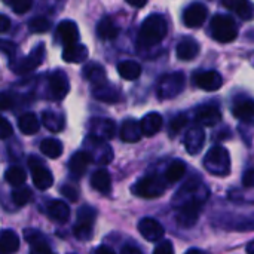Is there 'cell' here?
I'll use <instances>...</instances> for the list:
<instances>
[{"mask_svg": "<svg viewBox=\"0 0 254 254\" xmlns=\"http://www.w3.org/2000/svg\"><path fill=\"white\" fill-rule=\"evenodd\" d=\"M167 31H168V25H167L165 18L162 15L153 13L147 16L141 24L140 33H138V45L144 48L155 46L164 40V37L167 36Z\"/></svg>", "mask_w": 254, "mask_h": 254, "instance_id": "obj_1", "label": "cell"}, {"mask_svg": "<svg viewBox=\"0 0 254 254\" xmlns=\"http://www.w3.org/2000/svg\"><path fill=\"white\" fill-rule=\"evenodd\" d=\"M204 167L213 176L225 177L231 171V156L223 146H214L204 158Z\"/></svg>", "mask_w": 254, "mask_h": 254, "instance_id": "obj_2", "label": "cell"}, {"mask_svg": "<svg viewBox=\"0 0 254 254\" xmlns=\"http://www.w3.org/2000/svg\"><path fill=\"white\" fill-rule=\"evenodd\" d=\"M210 31L214 40L220 43L234 42L238 36L237 22L228 15H216L210 22Z\"/></svg>", "mask_w": 254, "mask_h": 254, "instance_id": "obj_3", "label": "cell"}, {"mask_svg": "<svg viewBox=\"0 0 254 254\" xmlns=\"http://www.w3.org/2000/svg\"><path fill=\"white\" fill-rule=\"evenodd\" d=\"M202 205H204V199H201L198 196H190V198L185 199L183 202H179L177 214H176L177 223L182 228H192L199 219Z\"/></svg>", "mask_w": 254, "mask_h": 254, "instance_id": "obj_4", "label": "cell"}, {"mask_svg": "<svg viewBox=\"0 0 254 254\" xmlns=\"http://www.w3.org/2000/svg\"><path fill=\"white\" fill-rule=\"evenodd\" d=\"M186 86V77L182 71L170 73L161 77L156 94L161 100H171L183 92Z\"/></svg>", "mask_w": 254, "mask_h": 254, "instance_id": "obj_5", "label": "cell"}, {"mask_svg": "<svg viewBox=\"0 0 254 254\" xmlns=\"http://www.w3.org/2000/svg\"><path fill=\"white\" fill-rule=\"evenodd\" d=\"M97 217V211L89 207L83 205L77 211V220L73 228V234L77 240L82 241H89L94 235V222Z\"/></svg>", "mask_w": 254, "mask_h": 254, "instance_id": "obj_6", "label": "cell"}, {"mask_svg": "<svg viewBox=\"0 0 254 254\" xmlns=\"http://www.w3.org/2000/svg\"><path fill=\"white\" fill-rule=\"evenodd\" d=\"M165 189H167V185L158 176L143 177L132 186L134 195H137L140 198H146V199H153V198L162 196Z\"/></svg>", "mask_w": 254, "mask_h": 254, "instance_id": "obj_7", "label": "cell"}, {"mask_svg": "<svg viewBox=\"0 0 254 254\" xmlns=\"http://www.w3.org/2000/svg\"><path fill=\"white\" fill-rule=\"evenodd\" d=\"M28 167L31 170L33 183L39 190H46L52 186V183H54L52 173L49 171V168H46L43 165V162L37 156L28 158Z\"/></svg>", "mask_w": 254, "mask_h": 254, "instance_id": "obj_8", "label": "cell"}, {"mask_svg": "<svg viewBox=\"0 0 254 254\" xmlns=\"http://www.w3.org/2000/svg\"><path fill=\"white\" fill-rule=\"evenodd\" d=\"M88 131H89V135L92 138H97V140H103V141H107V140H112L115 137V132H116V125L112 119H106V118H95V119H91L89 124H88Z\"/></svg>", "mask_w": 254, "mask_h": 254, "instance_id": "obj_9", "label": "cell"}, {"mask_svg": "<svg viewBox=\"0 0 254 254\" xmlns=\"http://www.w3.org/2000/svg\"><path fill=\"white\" fill-rule=\"evenodd\" d=\"M45 60V45H39L37 48H34L27 57L21 58L19 61L13 63V71L18 73V74H24V73H28L34 68H37Z\"/></svg>", "mask_w": 254, "mask_h": 254, "instance_id": "obj_10", "label": "cell"}, {"mask_svg": "<svg viewBox=\"0 0 254 254\" xmlns=\"http://www.w3.org/2000/svg\"><path fill=\"white\" fill-rule=\"evenodd\" d=\"M193 83L204 91H217L223 85V77L216 70L199 71L193 77Z\"/></svg>", "mask_w": 254, "mask_h": 254, "instance_id": "obj_11", "label": "cell"}, {"mask_svg": "<svg viewBox=\"0 0 254 254\" xmlns=\"http://www.w3.org/2000/svg\"><path fill=\"white\" fill-rule=\"evenodd\" d=\"M70 89V83L67 79V74L63 70H57L51 74L49 77V91L54 100L60 101L63 100Z\"/></svg>", "mask_w": 254, "mask_h": 254, "instance_id": "obj_12", "label": "cell"}, {"mask_svg": "<svg viewBox=\"0 0 254 254\" xmlns=\"http://www.w3.org/2000/svg\"><path fill=\"white\" fill-rule=\"evenodd\" d=\"M138 231L141 234V237L147 241H152V243H156V241H161L165 231L162 228V225L155 220V219H150V217H146V219H141L138 222Z\"/></svg>", "mask_w": 254, "mask_h": 254, "instance_id": "obj_13", "label": "cell"}, {"mask_svg": "<svg viewBox=\"0 0 254 254\" xmlns=\"http://www.w3.org/2000/svg\"><path fill=\"white\" fill-rule=\"evenodd\" d=\"M195 119L204 127H214L222 121V113L214 104H202L195 112Z\"/></svg>", "mask_w": 254, "mask_h": 254, "instance_id": "obj_14", "label": "cell"}, {"mask_svg": "<svg viewBox=\"0 0 254 254\" xmlns=\"http://www.w3.org/2000/svg\"><path fill=\"white\" fill-rule=\"evenodd\" d=\"M207 19V7L202 3H192L183 13V22L189 28L201 27Z\"/></svg>", "mask_w": 254, "mask_h": 254, "instance_id": "obj_15", "label": "cell"}, {"mask_svg": "<svg viewBox=\"0 0 254 254\" xmlns=\"http://www.w3.org/2000/svg\"><path fill=\"white\" fill-rule=\"evenodd\" d=\"M94 158H92V153H89L88 150H77L76 153H73V156L70 158V162H68V168L71 171V174L77 179H80L88 167L92 164Z\"/></svg>", "mask_w": 254, "mask_h": 254, "instance_id": "obj_16", "label": "cell"}, {"mask_svg": "<svg viewBox=\"0 0 254 254\" xmlns=\"http://www.w3.org/2000/svg\"><path fill=\"white\" fill-rule=\"evenodd\" d=\"M24 240L28 243L31 253L48 254L52 252L51 246L48 244L46 237L42 232L36 231V229H25L24 231Z\"/></svg>", "mask_w": 254, "mask_h": 254, "instance_id": "obj_17", "label": "cell"}, {"mask_svg": "<svg viewBox=\"0 0 254 254\" xmlns=\"http://www.w3.org/2000/svg\"><path fill=\"white\" fill-rule=\"evenodd\" d=\"M205 143V132L201 127L190 128L185 135V147L189 155H198Z\"/></svg>", "mask_w": 254, "mask_h": 254, "instance_id": "obj_18", "label": "cell"}, {"mask_svg": "<svg viewBox=\"0 0 254 254\" xmlns=\"http://www.w3.org/2000/svg\"><path fill=\"white\" fill-rule=\"evenodd\" d=\"M57 34L61 40V43L65 46V45H71V43H76L79 40V30H77V25L76 22L73 21H61L57 27Z\"/></svg>", "mask_w": 254, "mask_h": 254, "instance_id": "obj_19", "label": "cell"}, {"mask_svg": "<svg viewBox=\"0 0 254 254\" xmlns=\"http://www.w3.org/2000/svg\"><path fill=\"white\" fill-rule=\"evenodd\" d=\"M122 141L125 143H137L140 141L143 132H141V127L140 122H137L135 119H125L121 125V132H119Z\"/></svg>", "mask_w": 254, "mask_h": 254, "instance_id": "obj_20", "label": "cell"}, {"mask_svg": "<svg viewBox=\"0 0 254 254\" xmlns=\"http://www.w3.org/2000/svg\"><path fill=\"white\" fill-rule=\"evenodd\" d=\"M223 6L235 12L243 19H250L254 15V6L250 0H222Z\"/></svg>", "mask_w": 254, "mask_h": 254, "instance_id": "obj_21", "label": "cell"}, {"mask_svg": "<svg viewBox=\"0 0 254 254\" xmlns=\"http://www.w3.org/2000/svg\"><path fill=\"white\" fill-rule=\"evenodd\" d=\"M176 52H177V58L179 60H182V61H192L199 54V43L196 40H193L192 37H186V39H183L177 45V51Z\"/></svg>", "mask_w": 254, "mask_h": 254, "instance_id": "obj_22", "label": "cell"}, {"mask_svg": "<svg viewBox=\"0 0 254 254\" xmlns=\"http://www.w3.org/2000/svg\"><path fill=\"white\" fill-rule=\"evenodd\" d=\"M88 58V48L79 42L65 45L63 49V60L67 63H83Z\"/></svg>", "mask_w": 254, "mask_h": 254, "instance_id": "obj_23", "label": "cell"}, {"mask_svg": "<svg viewBox=\"0 0 254 254\" xmlns=\"http://www.w3.org/2000/svg\"><path fill=\"white\" fill-rule=\"evenodd\" d=\"M94 97L103 103H118L121 100V92L116 86L104 82L94 86Z\"/></svg>", "mask_w": 254, "mask_h": 254, "instance_id": "obj_24", "label": "cell"}, {"mask_svg": "<svg viewBox=\"0 0 254 254\" xmlns=\"http://www.w3.org/2000/svg\"><path fill=\"white\" fill-rule=\"evenodd\" d=\"M162 124H164V119H162V116H161L159 113L152 112V113L146 115V116L141 119V122H140L143 135L152 137V135L158 134V132L161 131V128H162Z\"/></svg>", "mask_w": 254, "mask_h": 254, "instance_id": "obj_25", "label": "cell"}, {"mask_svg": "<svg viewBox=\"0 0 254 254\" xmlns=\"http://www.w3.org/2000/svg\"><path fill=\"white\" fill-rule=\"evenodd\" d=\"M48 216L55 223H65L70 219V208L65 202L54 199L48 204Z\"/></svg>", "mask_w": 254, "mask_h": 254, "instance_id": "obj_26", "label": "cell"}, {"mask_svg": "<svg viewBox=\"0 0 254 254\" xmlns=\"http://www.w3.org/2000/svg\"><path fill=\"white\" fill-rule=\"evenodd\" d=\"M97 34H98L100 39L113 40L119 34V27L115 24V21L110 16H104L97 24Z\"/></svg>", "mask_w": 254, "mask_h": 254, "instance_id": "obj_27", "label": "cell"}, {"mask_svg": "<svg viewBox=\"0 0 254 254\" xmlns=\"http://www.w3.org/2000/svg\"><path fill=\"white\" fill-rule=\"evenodd\" d=\"M91 185H92V188L95 190H98L103 195L110 193V190H112V177H110L109 171H106L103 168L97 170L91 177Z\"/></svg>", "mask_w": 254, "mask_h": 254, "instance_id": "obj_28", "label": "cell"}, {"mask_svg": "<svg viewBox=\"0 0 254 254\" xmlns=\"http://www.w3.org/2000/svg\"><path fill=\"white\" fill-rule=\"evenodd\" d=\"M83 76H85V79H86L88 82H91L94 86L107 82L104 67H101L100 64H95V63H91V64H86V65H85V68H83Z\"/></svg>", "mask_w": 254, "mask_h": 254, "instance_id": "obj_29", "label": "cell"}, {"mask_svg": "<svg viewBox=\"0 0 254 254\" xmlns=\"http://www.w3.org/2000/svg\"><path fill=\"white\" fill-rule=\"evenodd\" d=\"M234 116L240 121H252L254 118V100L250 98H244V100H238L234 104Z\"/></svg>", "mask_w": 254, "mask_h": 254, "instance_id": "obj_30", "label": "cell"}, {"mask_svg": "<svg viewBox=\"0 0 254 254\" xmlns=\"http://www.w3.org/2000/svg\"><path fill=\"white\" fill-rule=\"evenodd\" d=\"M19 250V238L13 231H0V253H15Z\"/></svg>", "mask_w": 254, "mask_h": 254, "instance_id": "obj_31", "label": "cell"}, {"mask_svg": "<svg viewBox=\"0 0 254 254\" xmlns=\"http://www.w3.org/2000/svg\"><path fill=\"white\" fill-rule=\"evenodd\" d=\"M118 73L125 79V80H135L141 74V65L137 61H122L118 65Z\"/></svg>", "mask_w": 254, "mask_h": 254, "instance_id": "obj_32", "label": "cell"}, {"mask_svg": "<svg viewBox=\"0 0 254 254\" xmlns=\"http://www.w3.org/2000/svg\"><path fill=\"white\" fill-rule=\"evenodd\" d=\"M18 128H19V131L22 134L33 135V134H36L39 131L40 124H39V119L36 118V115H33V113H24L18 119Z\"/></svg>", "mask_w": 254, "mask_h": 254, "instance_id": "obj_33", "label": "cell"}, {"mask_svg": "<svg viewBox=\"0 0 254 254\" xmlns=\"http://www.w3.org/2000/svg\"><path fill=\"white\" fill-rule=\"evenodd\" d=\"M40 152L51 159H57L63 155V144L55 138H45L40 143Z\"/></svg>", "mask_w": 254, "mask_h": 254, "instance_id": "obj_34", "label": "cell"}, {"mask_svg": "<svg viewBox=\"0 0 254 254\" xmlns=\"http://www.w3.org/2000/svg\"><path fill=\"white\" fill-rule=\"evenodd\" d=\"M42 121H43V125L52 132H58V131H61L64 128V118L60 113L46 110L42 115Z\"/></svg>", "mask_w": 254, "mask_h": 254, "instance_id": "obj_35", "label": "cell"}, {"mask_svg": "<svg viewBox=\"0 0 254 254\" xmlns=\"http://www.w3.org/2000/svg\"><path fill=\"white\" fill-rule=\"evenodd\" d=\"M185 173H186V165H185V162H182V161H174V162L168 167V170H167V173H165V180H167L168 183H177V182H180V180L183 179Z\"/></svg>", "mask_w": 254, "mask_h": 254, "instance_id": "obj_36", "label": "cell"}, {"mask_svg": "<svg viewBox=\"0 0 254 254\" xmlns=\"http://www.w3.org/2000/svg\"><path fill=\"white\" fill-rule=\"evenodd\" d=\"M4 179H6V182H7L10 186L18 188V186H21V185L25 183V180H27V173H25L21 167H10V168L6 171V174H4Z\"/></svg>", "mask_w": 254, "mask_h": 254, "instance_id": "obj_37", "label": "cell"}, {"mask_svg": "<svg viewBox=\"0 0 254 254\" xmlns=\"http://www.w3.org/2000/svg\"><path fill=\"white\" fill-rule=\"evenodd\" d=\"M31 196H33L31 189L27 188V186H24V185L18 186V188L12 192V201H13V204L18 205V207H22V205L28 204V202L31 201Z\"/></svg>", "mask_w": 254, "mask_h": 254, "instance_id": "obj_38", "label": "cell"}, {"mask_svg": "<svg viewBox=\"0 0 254 254\" xmlns=\"http://www.w3.org/2000/svg\"><path fill=\"white\" fill-rule=\"evenodd\" d=\"M51 27H52V22L45 16H34L28 22V30L31 33H37V34L48 33L51 30Z\"/></svg>", "mask_w": 254, "mask_h": 254, "instance_id": "obj_39", "label": "cell"}, {"mask_svg": "<svg viewBox=\"0 0 254 254\" xmlns=\"http://www.w3.org/2000/svg\"><path fill=\"white\" fill-rule=\"evenodd\" d=\"M4 4H7L15 13H25L30 10L33 0H3Z\"/></svg>", "mask_w": 254, "mask_h": 254, "instance_id": "obj_40", "label": "cell"}, {"mask_svg": "<svg viewBox=\"0 0 254 254\" xmlns=\"http://www.w3.org/2000/svg\"><path fill=\"white\" fill-rule=\"evenodd\" d=\"M188 116H185V115H179V116H176L174 119H171V122H170V135L171 137H174V135H177L186 125H188Z\"/></svg>", "mask_w": 254, "mask_h": 254, "instance_id": "obj_41", "label": "cell"}, {"mask_svg": "<svg viewBox=\"0 0 254 254\" xmlns=\"http://www.w3.org/2000/svg\"><path fill=\"white\" fill-rule=\"evenodd\" d=\"M16 103V98L10 92H1L0 94V110H7L12 109Z\"/></svg>", "mask_w": 254, "mask_h": 254, "instance_id": "obj_42", "label": "cell"}, {"mask_svg": "<svg viewBox=\"0 0 254 254\" xmlns=\"http://www.w3.org/2000/svg\"><path fill=\"white\" fill-rule=\"evenodd\" d=\"M61 193H63L68 201H71V202H76V201L79 199V190H77V188L73 186V185H64V186L61 188Z\"/></svg>", "mask_w": 254, "mask_h": 254, "instance_id": "obj_43", "label": "cell"}, {"mask_svg": "<svg viewBox=\"0 0 254 254\" xmlns=\"http://www.w3.org/2000/svg\"><path fill=\"white\" fill-rule=\"evenodd\" d=\"M10 135H13V128L9 124V121L3 116H0V140H6Z\"/></svg>", "mask_w": 254, "mask_h": 254, "instance_id": "obj_44", "label": "cell"}, {"mask_svg": "<svg viewBox=\"0 0 254 254\" xmlns=\"http://www.w3.org/2000/svg\"><path fill=\"white\" fill-rule=\"evenodd\" d=\"M0 51L7 57H13L16 52V45L10 40H0Z\"/></svg>", "mask_w": 254, "mask_h": 254, "instance_id": "obj_45", "label": "cell"}, {"mask_svg": "<svg viewBox=\"0 0 254 254\" xmlns=\"http://www.w3.org/2000/svg\"><path fill=\"white\" fill-rule=\"evenodd\" d=\"M153 253L155 254H173L174 253V247H173V244H171L170 241H164V243H161L159 246H156V247H155Z\"/></svg>", "mask_w": 254, "mask_h": 254, "instance_id": "obj_46", "label": "cell"}, {"mask_svg": "<svg viewBox=\"0 0 254 254\" xmlns=\"http://www.w3.org/2000/svg\"><path fill=\"white\" fill-rule=\"evenodd\" d=\"M243 183L246 188H254V168L253 170H249L244 177H243Z\"/></svg>", "mask_w": 254, "mask_h": 254, "instance_id": "obj_47", "label": "cell"}, {"mask_svg": "<svg viewBox=\"0 0 254 254\" xmlns=\"http://www.w3.org/2000/svg\"><path fill=\"white\" fill-rule=\"evenodd\" d=\"M10 28V21L6 15L0 13V33H4Z\"/></svg>", "mask_w": 254, "mask_h": 254, "instance_id": "obj_48", "label": "cell"}, {"mask_svg": "<svg viewBox=\"0 0 254 254\" xmlns=\"http://www.w3.org/2000/svg\"><path fill=\"white\" fill-rule=\"evenodd\" d=\"M122 253L124 254H140V249H137V247H132V246H127V247H124L122 249Z\"/></svg>", "mask_w": 254, "mask_h": 254, "instance_id": "obj_49", "label": "cell"}, {"mask_svg": "<svg viewBox=\"0 0 254 254\" xmlns=\"http://www.w3.org/2000/svg\"><path fill=\"white\" fill-rule=\"evenodd\" d=\"M128 4H131V6H134V7H143L146 3H147V0H125Z\"/></svg>", "mask_w": 254, "mask_h": 254, "instance_id": "obj_50", "label": "cell"}, {"mask_svg": "<svg viewBox=\"0 0 254 254\" xmlns=\"http://www.w3.org/2000/svg\"><path fill=\"white\" fill-rule=\"evenodd\" d=\"M95 253H109V254H113V250H112L110 247H107V246H101V247H98V249H95Z\"/></svg>", "mask_w": 254, "mask_h": 254, "instance_id": "obj_51", "label": "cell"}, {"mask_svg": "<svg viewBox=\"0 0 254 254\" xmlns=\"http://www.w3.org/2000/svg\"><path fill=\"white\" fill-rule=\"evenodd\" d=\"M247 253L254 254V241H252V243L247 246Z\"/></svg>", "mask_w": 254, "mask_h": 254, "instance_id": "obj_52", "label": "cell"}]
</instances>
